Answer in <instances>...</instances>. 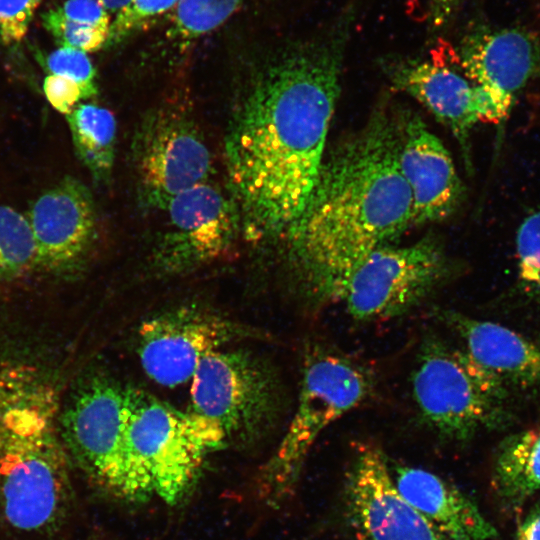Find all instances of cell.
<instances>
[{
  "instance_id": "6da1fadb",
  "label": "cell",
  "mask_w": 540,
  "mask_h": 540,
  "mask_svg": "<svg viewBox=\"0 0 540 540\" xmlns=\"http://www.w3.org/2000/svg\"><path fill=\"white\" fill-rule=\"evenodd\" d=\"M344 20L274 62L234 118L229 182L240 224L254 239L286 237L318 182L339 94Z\"/></svg>"
},
{
  "instance_id": "7a4b0ae2",
  "label": "cell",
  "mask_w": 540,
  "mask_h": 540,
  "mask_svg": "<svg viewBox=\"0 0 540 540\" xmlns=\"http://www.w3.org/2000/svg\"><path fill=\"white\" fill-rule=\"evenodd\" d=\"M412 219L393 121L377 116L325 158L309 203L286 236L303 294L315 304L340 300L355 268Z\"/></svg>"
},
{
  "instance_id": "3957f363",
  "label": "cell",
  "mask_w": 540,
  "mask_h": 540,
  "mask_svg": "<svg viewBox=\"0 0 540 540\" xmlns=\"http://www.w3.org/2000/svg\"><path fill=\"white\" fill-rule=\"evenodd\" d=\"M56 389L26 365L0 367V515L14 530L46 532L72 496L71 460Z\"/></svg>"
},
{
  "instance_id": "277c9868",
  "label": "cell",
  "mask_w": 540,
  "mask_h": 540,
  "mask_svg": "<svg viewBox=\"0 0 540 540\" xmlns=\"http://www.w3.org/2000/svg\"><path fill=\"white\" fill-rule=\"evenodd\" d=\"M227 439L214 421L131 388L118 499L181 502Z\"/></svg>"
},
{
  "instance_id": "5b68a950",
  "label": "cell",
  "mask_w": 540,
  "mask_h": 540,
  "mask_svg": "<svg viewBox=\"0 0 540 540\" xmlns=\"http://www.w3.org/2000/svg\"><path fill=\"white\" fill-rule=\"evenodd\" d=\"M372 373L356 360L322 346L305 355L296 410L262 473L264 500L282 504L294 491L306 456L320 434L373 392Z\"/></svg>"
},
{
  "instance_id": "8992f818",
  "label": "cell",
  "mask_w": 540,
  "mask_h": 540,
  "mask_svg": "<svg viewBox=\"0 0 540 540\" xmlns=\"http://www.w3.org/2000/svg\"><path fill=\"white\" fill-rule=\"evenodd\" d=\"M422 422L440 437L464 441L497 424L506 389L462 350L427 338L411 378Z\"/></svg>"
},
{
  "instance_id": "52a82bcc",
  "label": "cell",
  "mask_w": 540,
  "mask_h": 540,
  "mask_svg": "<svg viewBox=\"0 0 540 540\" xmlns=\"http://www.w3.org/2000/svg\"><path fill=\"white\" fill-rule=\"evenodd\" d=\"M192 409L217 423L227 440L260 436L281 407L280 384L272 367L247 350H218L192 377Z\"/></svg>"
},
{
  "instance_id": "ba28073f",
  "label": "cell",
  "mask_w": 540,
  "mask_h": 540,
  "mask_svg": "<svg viewBox=\"0 0 540 540\" xmlns=\"http://www.w3.org/2000/svg\"><path fill=\"white\" fill-rule=\"evenodd\" d=\"M131 388L104 375L85 380L61 407V436L71 462L118 498Z\"/></svg>"
},
{
  "instance_id": "9c48e42d",
  "label": "cell",
  "mask_w": 540,
  "mask_h": 540,
  "mask_svg": "<svg viewBox=\"0 0 540 540\" xmlns=\"http://www.w3.org/2000/svg\"><path fill=\"white\" fill-rule=\"evenodd\" d=\"M448 271L444 252L431 239L406 246L384 245L355 268L340 300L356 320L393 318L427 298Z\"/></svg>"
},
{
  "instance_id": "30bf717a",
  "label": "cell",
  "mask_w": 540,
  "mask_h": 540,
  "mask_svg": "<svg viewBox=\"0 0 540 540\" xmlns=\"http://www.w3.org/2000/svg\"><path fill=\"white\" fill-rule=\"evenodd\" d=\"M133 160L142 202L164 210L181 192L207 181L211 156L192 121L173 110L147 116L134 139Z\"/></svg>"
},
{
  "instance_id": "8fae6325",
  "label": "cell",
  "mask_w": 540,
  "mask_h": 540,
  "mask_svg": "<svg viewBox=\"0 0 540 540\" xmlns=\"http://www.w3.org/2000/svg\"><path fill=\"white\" fill-rule=\"evenodd\" d=\"M247 332L215 311L184 305L146 319L138 329L137 352L152 380L175 387L192 379L208 355Z\"/></svg>"
},
{
  "instance_id": "7c38bea8",
  "label": "cell",
  "mask_w": 540,
  "mask_h": 540,
  "mask_svg": "<svg viewBox=\"0 0 540 540\" xmlns=\"http://www.w3.org/2000/svg\"><path fill=\"white\" fill-rule=\"evenodd\" d=\"M154 254L165 273H181L226 255L236 240L240 218L233 200L208 181L172 198Z\"/></svg>"
},
{
  "instance_id": "4fadbf2b",
  "label": "cell",
  "mask_w": 540,
  "mask_h": 540,
  "mask_svg": "<svg viewBox=\"0 0 540 540\" xmlns=\"http://www.w3.org/2000/svg\"><path fill=\"white\" fill-rule=\"evenodd\" d=\"M343 492L346 517L361 540H448L398 492L376 445L356 449Z\"/></svg>"
},
{
  "instance_id": "5bb4252c",
  "label": "cell",
  "mask_w": 540,
  "mask_h": 540,
  "mask_svg": "<svg viewBox=\"0 0 540 540\" xmlns=\"http://www.w3.org/2000/svg\"><path fill=\"white\" fill-rule=\"evenodd\" d=\"M456 58L502 125L519 94L540 75V36L526 28L478 23L461 38Z\"/></svg>"
},
{
  "instance_id": "9a60e30c",
  "label": "cell",
  "mask_w": 540,
  "mask_h": 540,
  "mask_svg": "<svg viewBox=\"0 0 540 540\" xmlns=\"http://www.w3.org/2000/svg\"><path fill=\"white\" fill-rule=\"evenodd\" d=\"M36 249L37 269L68 274L80 269L97 232L90 190L78 179L65 177L42 193L27 215Z\"/></svg>"
},
{
  "instance_id": "2e32d148",
  "label": "cell",
  "mask_w": 540,
  "mask_h": 540,
  "mask_svg": "<svg viewBox=\"0 0 540 540\" xmlns=\"http://www.w3.org/2000/svg\"><path fill=\"white\" fill-rule=\"evenodd\" d=\"M393 126L397 165L411 193L413 225L449 217L463 197L449 152L413 113L399 116Z\"/></svg>"
},
{
  "instance_id": "e0dca14e",
  "label": "cell",
  "mask_w": 540,
  "mask_h": 540,
  "mask_svg": "<svg viewBox=\"0 0 540 540\" xmlns=\"http://www.w3.org/2000/svg\"><path fill=\"white\" fill-rule=\"evenodd\" d=\"M393 83L407 92L467 150L470 132L479 123L497 124L495 111L482 90L456 69L425 60H404L390 66Z\"/></svg>"
},
{
  "instance_id": "ac0fdd59",
  "label": "cell",
  "mask_w": 540,
  "mask_h": 540,
  "mask_svg": "<svg viewBox=\"0 0 540 540\" xmlns=\"http://www.w3.org/2000/svg\"><path fill=\"white\" fill-rule=\"evenodd\" d=\"M441 318L465 345L464 352L505 389L540 392V346L501 324L445 310Z\"/></svg>"
},
{
  "instance_id": "d6986e66",
  "label": "cell",
  "mask_w": 540,
  "mask_h": 540,
  "mask_svg": "<svg viewBox=\"0 0 540 540\" xmlns=\"http://www.w3.org/2000/svg\"><path fill=\"white\" fill-rule=\"evenodd\" d=\"M402 497L448 540H489L495 529L456 485L434 472L388 459Z\"/></svg>"
},
{
  "instance_id": "ffe728a7",
  "label": "cell",
  "mask_w": 540,
  "mask_h": 540,
  "mask_svg": "<svg viewBox=\"0 0 540 540\" xmlns=\"http://www.w3.org/2000/svg\"><path fill=\"white\" fill-rule=\"evenodd\" d=\"M42 24L61 47L89 53L107 44L111 16L99 0H66L46 11Z\"/></svg>"
},
{
  "instance_id": "44dd1931",
  "label": "cell",
  "mask_w": 540,
  "mask_h": 540,
  "mask_svg": "<svg viewBox=\"0 0 540 540\" xmlns=\"http://www.w3.org/2000/svg\"><path fill=\"white\" fill-rule=\"evenodd\" d=\"M66 120L80 160L96 180H106L115 157L114 115L104 107L80 103L66 115Z\"/></svg>"
},
{
  "instance_id": "7402d4cb",
  "label": "cell",
  "mask_w": 540,
  "mask_h": 540,
  "mask_svg": "<svg viewBox=\"0 0 540 540\" xmlns=\"http://www.w3.org/2000/svg\"><path fill=\"white\" fill-rule=\"evenodd\" d=\"M493 485L502 497L514 500L540 489V426L510 436L501 444Z\"/></svg>"
},
{
  "instance_id": "603a6c76",
  "label": "cell",
  "mask_w": 540,
  "mask_h": 540,
  "mask_svg": "<svg viewBox=\"0 0 540 540\" xmlns=\"http://www.w3.org/2000/svg\"><path fill=\"white\" fill-rule=\"evenodd\" d=\"M35 269L36 249L27 217L0 205V284L16 281Z\"/></svg>"
},
{
  "instance_id": "cb8c5ba5",
  "label": "cell",
  "mask_w": 540,
  "mask_h": 540,
  "mask_svg": "<svg viewBox=\"0 0 540 540\" xmlns=\"http://www.w3.org/2000/svg\"><path fill=\"white\" fill-rule=\"evenodd\" d=\"M242 0H181L174 9L173 33L192 41L219 28Z\"/></svg>"
},
{
  "instance_id": "d4e9b609",
  "label": "cell",
  "mask_w": 540,
  "mask_h": 540,
  "mask_svg": "<svg viewBox=\"0 0 540 540\" xmlns=\"http://www.w3.org/2000/svg\"><path fill=\"white\" fill-rule=\"evenodd\" d=\"M515 248L520 286L529 296L540 300V208L521 221Z\"/></svg>"
},
{
  "instance_id": "484cf974",
  "label": "cell",
  "mask_w": 540,
  "mask_h": 540,
  "mask_svg": "<svg viewBox=\"0 0 540 540\" xmlns=\"http://www.w3.org/2000/svg\"><path fill=\"white\" fill-rule=\"evenodd\" d=\"M44 63L48 74L75 82L88 98L97 94L96 71L87 53L59 46L45 57Z\"/></svg>"
},
{
  "instance_id": "4316f807",
  "label": "cell",
  "mask_w": 540,
  "mask_h": 540,
  "mask_svg": "<svg viewBox=\"0 0 540 540\" xmlns=\"http://www.w3.org/2000/svg\"><path fill=\"white\" fill-rule=\"evenodd\" d=\"M181 0H130L111 20L107 45L115 44L140 29L147 22L169 10Z\"/></svg>"
},
{
  "instance_id": "83f0119b",
  "label": "cell",
  "mask_w": 540,
  "mask_h": 540,
  "mask_svg": "<svg viewBox=\"0 0 540 540\" xmlns=\"http://www.w3.org/2000/svg\"><path fill=\"white\" fill-rule=\"evenodd\" d=\"M43 0H0V41L6 45L21 42Z\"/></svg>"
},
{
  "instance_id": "f1b7e54d",
  "label": "cell",
  "mask_w": 540,
  "mask_h": 540,
  "mask_svg": "<svg viewBox=\"0 0 540 540\" xmlns=\"http://www.w3.org/2000/svg\"><path fill=\"white\" fill-rule=\"evenodd\" d=\"M43 91L51 106L65 116L80 104L81 100L88 99L86 93L78 84L52 74L45 77Z\"/></svg>"
},
{
  "instance_id": "f546056e",
  "label": "cell",
  "mask_w": 540,
  "mask_h": 540,
  "mask_svg": "<svg viewBox=\"0 0 540 540\" xmlns=\"http://www.w3.org/2000/svg\"><path fill=\"white\" fill-rule=\"evenodd\" d=\"M461 1L463 0H428L430 26L433 29L445 26Z\"/></svg>"
},
{
  "instance_id": "4dcf8cb0",
  "label": "cell",
  "mask_w": 540,
  "mask_h": 540,
  "mask_svg": "<svg viewBox=\"0 0 540 540\" xmlns=\"http://www.w3.org/2000/svg\"><path fill=\"white\" fill-rule=\"evenodd\" d=\"M515 540H540V510L534 512L525 520Z\"/></svg>"
},
{
  "instance_id": "1f68e13d",
  "label": "cell",
  "mask_w": 540,
  "mask_h": 540,
  "mask_svg": "<svg viewBox=\"0 0 540 540\" xmlns=\"http://www.w3.org/2000/svg\"><path fill=\"white\" fill-rule=\"evenodd\" d=\"M107 12L111 15H115L122 8H124L130 0H99Z\"/></svg>"
}]
</instances>
